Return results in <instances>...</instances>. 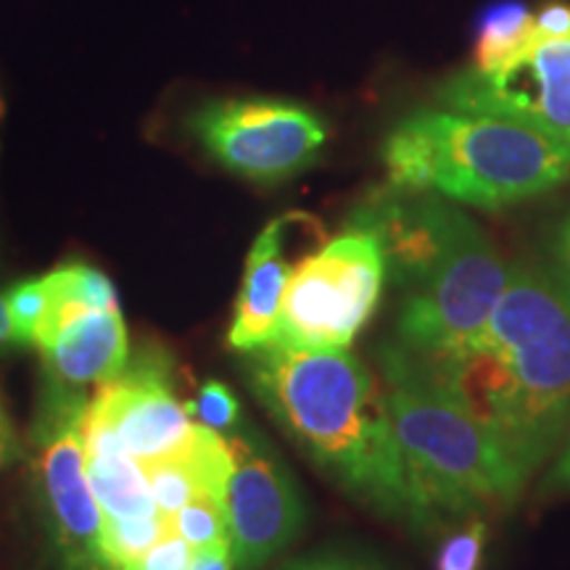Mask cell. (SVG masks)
<instances>
[{
  "mask_svg": "<svg viewBox=\"0 0 570 570\" xmlns=\"http://www.w3.org/2000/svg\"><path fill=\"white\" fill-rule=\"evenodd\" d=\"M423 365L479 420L525 483L570 428V298L550 273L510 265L479 336Z\"/></svg>",
  "mask_w": 570,
  "mask_h": 570,
  "instance_id": "1",
  "label": "cell"
},
{
  "mask_svg": "<svg viewBox=\"0 0 570 570\" xmlns=\"http://www.w3.org/2000/svg\"><path fill=\"white\" fill-rule=\"evenodd\" d=\"M248 389L285 433L362 504L407 520L410 497L386 391L365 362L265 344L244 356Z\"/></svg>",
  "mask_w": 570,
  "mask_h": 570,
  "instance_id": "2",
  "label": "cell"
},
{
  "mask_svg": "<svg viewBox=\"0 0 570 570\" xmlns=\"http://www.w3.org/2000/svg\"><path fill=\"white\" fill-rule=\"evenodd\" d=\"M354 223L377 235L399 294V348L420 362L458 354L489 323L510 265L489 235L446 198L389 188Z\"/></svg>",
  "mask_w": 570,
  "mask_h": 570,
  "instance_id": "3",
  "label": "cell"
},
{
  "mask_svg": "<svg viewBox=\"0 0 570 570\" xmlns=\"http://www.w3.org/2000/svg\"><path fill=\"white\" fill-rule=\"evenodd\" d=\"M383 164L391 188L502 209L568 180L570 146L494 114L428 106L386 135Z\"/></svg>",
  "mask_w": 570,
  "mask_h": 570,
  "instance_id": "4",
  "label": "cell"
},
{
  "mask_svg": "<svg viewBox=\"0 0 570 570\" xmlns=\"http://www.w3.org/2000/svg\"><path fill=\"white\" fill-rule=\"evenodd\" d=\"M377 365L407 479L412 529L458 523L520 494L523 483L483 425L423 362L383 341Z\"/></svg>",
  "mask_w": 570,
  "mask_h": 570,
  "instance_id": "5",
  "label": "cell"
},
{
  "mask_svg": "<svg viewBox=\"0 0 570 570\" xmlns=\"http://www.w3.org/2000/svg\"><path fill=\"white\" fill-rule=\"evenodd\" d=\"M383 285L386 256L381 240L367 225L352 219L346 233L294 267L267 344L315 352L348 348L373 317Z\"/></svg>",
  "mask_w": 570,
  "mask_h": 570,
  "instance_id": "6",
  "label": "cell"
},
{
  "mask_svg": "<svg viewBox=\"0 0 570 570\" xmlns=\"http://www.w3.org/2000/svg\"><path fill=\"white\" fill-rule=\"evenodd\" d=\"M185 127L219 167L252 183L291 180L320 159L327 142L320 114L281 98H214Z\"/></svg>",
  "mask_w": 570,
  "mask_h": 570,
  "instance_id": "7",
  "label": "cell"
},
{
  "mask_svg": "<svg viewBox=\"0 0 570 570\" xmlns=\"http://www.w3.org/2000/svg\"><path fill=\"white\" fill-rule=\"evenodd\" d=\"M88 399L82 389L48 377L30 433L38 494L61 560L104 568V520L85 468L82 423Z\"/></svg>",
  "mask_w": 570,
  "mask_h": 570,
  "instance_id": "8",
  "label": "cell"
},
{
  "mask_svg": "<svg viewBox=\"0 0 570 570\" xmlns=\"http://www.w3.org/2000/svg\"><path fill=\"white\" fill-rule=\"evenodd\" d=\"M227 539L235 570H262L302 537L306 504L294 475L254 425L227 431Z\"/></svg>",
  "mask_w": 570,
  "mask_h": 570,
  "instance_id": "9",
  "label": "cell"
},
{
  "mask_svg": "<svg viewBox=\"0 0 570 570\" xmlns=\"http://www.w3.org/2000/svg\"><path fill=\"white\" fill-rule=\"evenodd\" d=\"M441 106L529 125L570 146V35L539 38L502 67L465 69L439 90Z\"/></svg>",
  "mask_w": 570,
  "mask_h": 570,
  "instance_id": "10",
  "label": "cell"
},
{
  "mask_svg": "<svg viewBox=\"0 0 570 570\" xmlns=\"http://www.w3.org/2000/svg\"><path fill=\"white\" fill-rule=\"evenodd\" d=\"M90 402L111 420L140 465L180 452L196 431L188 404L175 396L167 362L146 348L132 362L127 360L114 381L98 386Z\"/></svg>",
  "mask_w": 570,
  "mask_h": 570,
  "instance_id": "11",
  "label": "cell"
},
{
  "mask_svg": "<svg viewBox=\"0 0 570 570\" xmlns=\"http://www.w3.org/2000/svg\"><path fill=\"white\" fill-rule=\"evenodd\" d=\"M82 439L85 468H88L92 497L101 508L104 525L164 518L151 497L146 470L122 444L111 420L92 402H88V412H85Z\"/></svg>",
  "mask_w": 570,
  "mask_h": 570,
  "instance_id": "12",
  "label": "cell"
},
{
  "mask_svg": "<svg viewBox=\"0 0 570 570\" xmlns=\"http://www.w3.org/2000/svg\"><path fill=\"white\" fill-rule=\"evenodd\" d=\"M291 219H294V214L273 219L265 230L256 235L252 252H248L244 285H240L235 317L230 333H227V344L235 352H254L273 338L285 285L294 273L288 252H285Z\"/></svg>",
  "mask_w": 570,
  "mask_h": 570,
  "instance_id": "13",
  "label": "cell"
},
{
  "mask_svg": "<svg viewBox=\"0 0 570 570\" xmlns=\"http://www.w3.org/2000/svg\"><path fill=\"white\" fill-rule=\"evenodd\" d=\"M48 377L63 386H104L127 365V327L119 309H92L40 346Z\"/></svg>",
  "mask_w": 570,
  "mask_h": 570,
  "instance_id": "14",
  "label": "cell"
},
{
  "mask_svg": "<svg viewBox=\"0 0 570 570\" xmlns=\"http://www.w3.org/2000/svg\"><path fill=\"white\" fill-rule=\"evenodd\" d=\"M537 40V21L523 3L508 0L483 13L475 38L473 69L489 71L523 53Z\"/></svg>",
  "mask_w": 570,
  "mask_h": 570,
  "instance_id": "15",
  "label": "cell"
},
{
  "mask_svg": "<svg viewBox=\"0 0 570 570\" xmlns=\"http://www.w3.org/2000/svg\"><path fill=\"white\" fill-rule=\"evenodd\" d=\"M169 531L188 541L196 550L223 544L227 539V515L223 497H196L169 518Z\"/></svg>",
  "mask_w": 570,
  "mask_h": 570,
  "instance_id": "16",
  "label": "cell"
},
{
  "mask_svg": "<svg viewBox=\"0 0 570 570\" xmlns=\"http://www.w3.org/2000/svg\"><path fill=\"white\" fill-rule=\"evenodd\" d=\"M51 283L48 275L35 277V281H24L6 294V309L11 317L13 341L19 346H35L40 325L46 323L48 309H51Z\"/></svg>",
  "mask_w": 570,
  "mask_h": 570,
  "instance_id": "17",
  "label": "cell"
},
{
  "mask_svg": "<svg viewBox=\"0 0 570 570\" xmlns=\"http://www.w3.org/2000/svg\"><path fill=\"white\" fill-rule=\"evenodd\" d=\"M273 570H394L386 560L373 552L360 550V547L327 544L320 550L304 552L298 558L283 560Z\"/></svg>",
  "mask_w": 570,
  "mask_h": 570,
  "instance_id": "18",
  "label": "cell"
},
{
  "mask_svg": "<svg viewBox=\"0 0 570 570\" xmlns=\"http://www.w3.org/2000/svg\"><path fill=\"white\" fill-rule=\"evenodd\" d=\"M487 533L489 529L483 520H470L468 525H462L441 544L436 570H481Z\"/></svg>",
  "mask_w": 570,
  "mask_h": 570,
  "instance_id": "19",
  "label": "cell"
},
{
  "mask_svg": "<svg viewBox=\"0 0 570 570\" xmlns=\"http://www.w3.org/2000/svg\"><path fill=\"white\" fill-rule=\"evenodd\" d=\"M188 412L196 417V423L209 425L214 431H233L240 417L238 399H235L219 381L204 383L196 402L188 404Z\"/></svg>",
  "mask_w": 570,
  "mask_h": 570,
  "instance_id": "20",
  "label": "cell"
},
{
  "mask_svg": "<svg viewBox=\"0 0 570 570\" xmlns=\"http://www.w3.org/2000/svg\"><path fill=\"white\" fill-rule=\"evenodd\" d=\"M196 547L177 537L175 531H167L156 541L148 552H142L138 560L125 566L122 570H188L198 558Z\"/></svg>",
  "mask_w": 570,
  "mask_h": 570,
  "instance_id": "21",
  "label": "cell"
},
{
  "mask_svg": "<svg viewBox=\"0 0 570 570\" xmlns=\"http://www.w3.org/2000/svg\"><path fill=\"white\" fill-rule=\"evenodd\" d=\"M566 296L570 298V217L560 225L552 246V273H550Z\"/></svg>",
  "mask_w": 570,
  "mask_h": 570,
  "instance_id": "22",
  "label": "cell"
},
{
  "mask_svg": "<svg viewBox=\"0 0 570 570\" xmlns=\"http://www.w3.org/2000/svg\"><path fill=\"white\" fill-rule=\"evenodd\" d=\"M533 21H537L539 38H566V35H570V6H544V9L533 17Z\"/></svg>",
  "mask_w": 570,
  "mask_h": 570,
  "instance_id": "23",
  "label": "cell"
},
{
  "mask_svg": "<svg viewBox=\"0 0 570 570\" xmlns=\"http://www.w3.org/2000/svg\"><path fill=\"white\" fill-rule=\"evenodd\" d=\"M188 570H235L233 554H230V541L206 547V550L198 552L196 562Z\"/></svg>",
  "mask_w": 570,
  "mask_h": 570,
  "instance_id": "24",
  "label": "cell"
},
{
  "mask_svg": "<svg viewBox=\"0 0 570 570\" xmlns=\"http://www.w3.org/2000/svg\"><path fill=\"white\" fill-rule=\"evenodd\" d=\"M13 452H17V439H13L9 417H6L3 407H0V468L13 458Z\"/></svg>",
  "mask_w": 570,
  "mask_h": 570,
  "instance_id": "25",
  "label": "cell"
},
{
  "mask_svg": "<svg viewBox=\"0 0 570 570\" xmlns=\"http://www.w3.org/2000/svg\"><path fill=\"white\" fill-rule=\"evenodd\" d=\"M550 487H554V489H570V449L566 452V458H562L558 465H554Z\"/></svg>",
  "mask_w": 570,
  "mask_h": 570,
  "instance_id": "26",
  "label": "cell"
},
{
  "mask_svg": "<svg viewBox=\"0 0 570 570\" xmlns=\"http://www.w3.org/2000/svg\"><path fill=\"white\" fill-rule=\"evenodd\" d=\"M9 344H17V341H13L11 317L9 309H6V296H0V348H6Z\"/></svg>",
  "mask_w": 570,
  "mask_h": 570,
  "instance_id": "27",
  "label": "cell"
},
{
  "mask_svg": "<svg viewBox=\"0 0 570 570\" xmlns=\"http://www.w3.org/2000/svg\"><path fill=\"white\" fill-rule=\"evenodd\" d=\"M61 570H104V568L88 566V562H71V560H61Z\"/></svg>",
  "mask_w": 570,
  "mask_h": 570,
  "instance_id": "28",
  "label": "cell"
}]
</instances>
